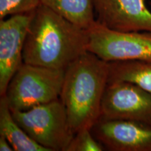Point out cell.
<instances>
[{"mask_svg": "<svg viewBox=\"0 0 151 151\" xmlns=\"http://www.w3.org/2000/svg\"><path fill=\"white\" fill-rule=\"evenodd\" d=\"M65 72V70L23 62L4 95L11 110L26 111L60 99Z\"/></svg>", "mask_w": 151, "mask_h": 151, "instance_id": "obj_3", "label": "cell"}, {"mask_svg": "<svg viewBox=\"0 0 151 151\" xmlns=\"http://www.w3.org/2000/svg\"><path fill=\"white\" fill-rule=\"evenodd\" d=\"M105 150L101 143L94 137L91 129H83L75 134L66 151Z\"/></svg>", "mask_w": 151, "mask_h": 151, "instance_id": "obj_14", "label": "cell"}, {"mask_svg": "<svg viewBox=\"0 0 151 151\" xmlns=\"http://www.w3.org/2000/svg\"><path fill=\"white\" fill-rule=\"evenodd\" d=\"M91 131L105 150L151 151V124L148 122L99 118Z\"/></svg>", "mask_w": 151, "mask_h": 151, "instance_id": "obj_7", "label": "cell"}, {"mask_svg": "<svg viewBox=\"0 0 151 151\" xmlns=\"http://www.w3.org/2000/svg\"><path fill=\"white\" fill-rule=\"evenodd\" d=\"M99 118L138 120L151 124V93L128 82L109 81Z\"/></svg>", "mask_w": 151, "mask_h": 151, "instance_id": "obj_6", "label": "cell"}, {"mask_svg": "<svg viewBox=\"0 0 151 151\" xmlns=\"http://www.w3.org/2000/svg\"><path fill=\"white\" fill-rule=\"evenodd\" d=\"M0 150L1 151H12L14 150L12 146L7 139L4 136L0 135Z\"/></svg>", "mask_w": 151, "mask_h": 151, "instance_id": "obj_15", "label": "cell"}, {"mask_svg": "<svg viewBox=\"0 0 151 151\" xmlns=\"http://www.w3.org/2000/svg\"><path fill=\"white\" fill-rule=\"evenodd\" d=\"M0 135L6 138L15 151H48L33 140L15 120L5 96L0 97Z\"/></svg>", "mask_w": 151, "mask_h": 151, "instance_id": "obj_10", "label": "cell"}, {"mask_svg": "<svg viewBox=\"0 0 151 151\" xmlns=\"http://www.w3.org/2000/svg\"><path fill=\"white\" fill-rule=\"evenodd\" d=\"M109 64V81L128 82L151 93V61L128 60Z\"/></svg>", "mask_w": 151, "mask_h": 151, "instance_id": "obj_12", "label": "cell"}, {"mask_svg": "<svg viewBox=\"0 0 151 151\" xmlns=\"http://www.w3.org/2000/svg\"><path fill=\"white\" fill-rule=\"evenodd\" d=\"M11 113L26 133L48 151H66L75 135L60 99Z\"/></svg>", "mask_w": 151, "mask_h": 151, "instance_id": "obj_4", "label": "cell"}, {"mask_svg": "<svg viewBox=\"0 0 151 151\" xmlns=\"http://www.w3.org/2000/svg\"><path fill=\"white\" fill-rule=\"evenodd\" d=\"M41 4L83 29L88 30L96 21L94 0H41Z\"/></svg>", "mask_w": 151, "mask_h": 151, "instance_id": "obj_11", "label": "cell"}, {"mask_svg": "<svg viewBox=\"0 0 151 151\" xmlns=\"http://www.w3.org/2000/svg\"><path fill=\"white\" fill-rule=\"evenodd\" d=\"M109 73V62L89 51L65 69L60 99L74 134L86 128L91 129L99 119Z\"/></svg>", "mask_w": 151, "mask_h": 151, "instance_id": "obj_2", "label": "cell"}, {"mask_svg": "<svg viewBox=\"0 0 151 151\" xmlns=\"http://www.w3.org/2000/svg\"><path fill=\"white\" fill-rule=\"evenodd\" d=\"M96 20L109 29L151 32V11L145 0H94Z\"/></svg>", "mask_w": 151, "mask_h": 151, "instance_id": "obj_9", "label": "cell"}, {"mask_svg": "<svg viewBox=\"0 0 151 151\" xmlns=\"http://www.w3.org/2000/svg\"><path fill=\"white\" fill-rule=\"evenodd\" d=\"M35 11L0 20V97L23 63L24 41Z\"/></svg>", "mask_w": 151, "mask_h": 151, "instance_id": "obj_8", "label": "cell"}, {"mask_svg": "<svg viewBox=\"0 0 151 151\" xmlns=\"http://www.w3.org/2000/svg\"><path fill=\"white\" fill-rule=\"evenodd\" d=\"M88 33V51L106 62L151 61V32L116 31L96 20Z\"/></svg>", "mask_w": 151, "mask_h": 151, "instance_id": "obj_5", "label": "cell"}, {"mask_svg": "<svg viewBox=\"0 0 151 151\" xmlns=\"http://www.w3.org/2000/svg\"><path fill=\"white\" fill-rule=\"evenodd\" d=\"M88 30L42 4L34 12L23 48V62L65 70L88 51Z\"/></svg>", "mask_w": 151, "mask_h": 151, "instance_id": "obj_1", "label": "cell"}, {"mask_svg": "<svg viewBox=\"0 0 151 151\" xmlns=\"http://www.w3.org/2000/svg\"><path fill=\"white\" fill-rule=\"evenodd\" d=\"M41 5V0H0V20L13 15L35 11Z\"/></svg>", "mask_w": 151, "mask_h": 151, "instance_id": "obj_13", "label": "cell"}]
</instances>
